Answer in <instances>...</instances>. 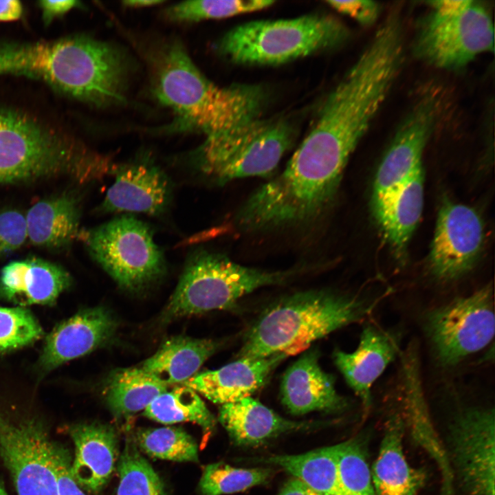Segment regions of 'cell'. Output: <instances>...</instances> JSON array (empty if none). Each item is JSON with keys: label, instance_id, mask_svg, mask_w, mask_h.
<instances>
[{"label": "cell", "instance_id": "obj_1", "mask_svg": "<svg viewBox=\"0 0 495 495\" xmlns=\"http://www.w3.org/2000/svg\"><path fill=\"white\" fill-rule=\"evenodd\" d=\"M122 74V60L116 48L88 36L0 43V75L32 77L98 107L114 96Z\"/></svg>", "mask_w": 495, "mask_h": 495}, {"label": "cell", "instance_id": "obj_2", "mask_svg": "<svg viewBox=\"0 0 495 495\" xmlns=\"http://www.w3.org/2000/svg\"><path fill=\"white\" fill-rule=\"evenodd\" d=\"M153 66L155 98L174 112L182 126L206 136L258 118L264 104L265 94L258 86L221 87L211 82L177 41L161 49Z\"/></svg>", "mask_w": 495, "mask_h": 495}, {"label": "cell", "instance_id": "obj_3", "mask_svg": "<svg viewBox=\"0 0 495 495\" xmlns=\"http://www.w3.org/2000/svg\"><path fill=\"white\" fill-rule=\"evenodd\" d=\"M375 305L335 292L296 293L261 315L245 336L236 358L288 357L303 352L317 340L360 321Z\"/></svg>", "mask_w": 495, "mask_h": 495}, {"label": "cell", "instance_id": "obj_4", "mask_svg": "<svg viewBox=\"0 0 495 495\" xmlns=\"http://www.w3.org/2000/svg\"><path fill=\"white\" fill-rule=\"evenodd\" d=\"M92 153L33 113L0 104V186L72 173L90 177Z\"/></svg>", "mask_w": 495, "mask_h": 495}, {"label": "cell", "instance_id": "obj_5", "mask_svg": "<svg viewBox=\"0 0 495 495\" xmlns=\"http://www.w3.org/2000/svg\"><path fill=\"white\" fill-rule=\"evenodd\" d=\"M349 36L338 19L312 14L243 23L228 32L217 49L236 63L278 65L340 45Z\"/></svg>", "mask_w": 495, "mask_h": 495}, {"label": "cell", "instance_id": "obj_6", "mask_svg": "<svg viewBox=\"0 0 495 495\" xmlns=\"http://www.w3.org/2000/svg\"><path fill=\"white\" fill-rule=\"evenodd\" d=\"M296 131L282 118L252 120L207 135L195 157L199 170L219 183L264 177L277 167L294 142Z\"/></svg>", "mask_w": 495, "mask_h": 495}, {"label": "cell", "instance_id": "obj_7", "mask_svg": "<svg viewBox=\"0 0 495 495\" xmlns=\"http://www.w3.org/2000/svg\"><path fill=\"white\" fill-rule=\"evenodd\" d=\"M291 274L249 267L220 254L197 252L188 260L163 313L164 319L231 308L245 295L262 287L281 284Z\"/></svg>", "mask_w": 495, "mask_h": 495}, {"label": "cell", "instance_id": "obj_8", "mask_svg": "<svg viewBox=\"0 0 495 495\" xmlns=\"http://www.w3.org/2000/svg\"><path fill=\"white\" fill-rule=\"evenodd\" d=\"M429 14L415 42L418 56L444 69H462L478 55L493 52L494 25L489 10L471 0L428 2Z\"/></svg>", "mask_w": 495, "mask_h": 495}, {"label": "cell", "instance_id": "obj_9", "mask_svg": "<svg viewBox=\"0 0 495 495\" xmlns=\"http://www.w3.org/2000/svg\"><path fill=\"white\" fill-rule=\"evenodd\" d=\"M91 257L122 288L144 289L166 270L165 259L143 221L122 215L79 233Z\"/></svg>", "mask_w": 495, "mask_h": 495}, {"label": "cell", "instance_id": "obj_10", "mask_svg": "<svg viewBox=\"0 0 495 495\" xmlns=\"http://www.w3.org/2000/svg\"><path fill=\"white\" fill-rule=\"evenodd\" d=\"M426 331L439 362L453 366L481 351L495 329L493 287L489 283L472 294L431 311Z\"/></svg>", "mask_w": 495, "mask_h": 495}, {"label": "cell", "instance_id": "obj_11", "mask_svg": "<svg viewBox=\"0 0 495 495\" xmlns=\"http://www.w3.org/2000/svg\"><path fill=\"white\" fill-rule=\"evenodd\" d=\"M58 448L36 419H13L0 410V457L18 495H58Z\"/></svg>", "mask_w": 495, "mask_h": 495}, {"label": "cell", "instance_id": "obj_12", "mask_svg": "<svg viewBox=\"0 0 495 495\" xmlns=\"http://www.w3.org/2000/svg\"><path fill=\"white\" fill-rule=\"evenodd\" d=\"M494 415L493 408H470L451 424L447 453L466 495H495Z\"/></svg>", "mask_w": 495, "mask_h": 495}, {"label": "cell", "instance_id": "obj_13", "mask_svg": "<svg viewBox=\"0 0 495 495\" xmlns=\"http://www.w3.org/2000/svg\"><path fill=\"white\" fill-rule=\"evenodd\" d=\"M484 241V225L477 211L444 197L428 256L430 272L441 280L463 276L476 265Z\"/></svg>", "mask_w": 495, "mask_h": 495}, {"label": "cell", "instance_id": "obj_14", "mask_svg": "<svg viewBox=\"0 0 495 495\" xmlns=\"http://www.w3.org/2000/svg\"><path fill=\"white\" fill-rule=\"evenodd\" d=\"M437 110L435 99H424L402 122L377 170L373 212L388 203L423 168L422 156L434 126Z\"/></svg>", "mask_w": 495, "mask_h": 495}, {"label": "cell", "instance_id": "obj_15", "mask_svg": "<svg viewBox=\"0 0 495 495\" xmlns=\"http://www.w3.org/2000/svg\"><path fill=\"white\" fill-rule=\"evenodd\" d=\"M115 180L99 208L104 212L160 214L171 197L170 181L158 166L148 160L114 165Z\"/></svg>", "mask_w": 495, "mask_h": 495}, {"label": "cell", "instance_id": "obj_16", "mask_svg": "<svg viewBox=\"0 0 495 495\" xmlns=\"http://www.w3.org/2000/svg\"><path fill=\"white\" fill-rule=\"evenodd\" d=\"M116 326V320L104 307L80 311L47 335L38 359L39 368L50 371L104 346L113 338Z\"/></svg>", "mask_w": 495, "mask_h": 495}, {"label": "cell", "instance_id": "obj_17", "mask_svg": "<svg viewBox=\"0 0 495 495\" xmlns=\"http://www.w3.org/2000/svg\"><path fill=\"white\" fill-rule=\"evenodd\" d=\"M281 401L294 415L312 411L340 412L347 406L346 399L335 387L333 377L322 370L319 352H304L285 372L280 384Z\"/></svg>", "mask_w": 495, "mask_h": 495}, {"label": "cell", "instance_id": "obj_18", "mask_svg": "<svg viewBox=\"0 0 495 495\" xmlns=\"http://www.w3.org/2000/svg\"><path fill=\"white\" fill-rule=\"evenodd\" d=\"M71 285L64 267L36 257L12 261L0 272V297L18 307L50 305Z\"/></svg>", "mask_w": 495, "mask_h": 495}, {"label": "cell", "instance_id": "obj_19", "mask_svg": "<svg viewBox=\"0 0 495 495\" xmlns=\"http://www.w3.org/2000/svg\"><path fill=\"white\" fill-rule=\"evenodd\" d=\"M398 353L395 337L371 324L363 329L355 351L334 352L336 366L365 410H368L371 405L373 384Z\"/></svg>", "mask_w": 495, "mask_h": 495}, {"label": "cell", "instance_id": "obj_20", "mask_svg": "<svg viewBox=\"0 0 495 495\" xmlns=\"http://www.w3.org/2000/svg\"><path fill=\"white\" fill-rule=\"evenodd\" d=\"M286 358L277 354L261 358H240L219 369L197 373L182 384L217 404L236 402L262 387Z\"/></svg>", "mask_w": 495, "mask_h": 495}, {"label": "cell", "instance_id": "obj_21", "mask_svg": "<svg viewBox=\"0 0 495 495\" xmlns=\"http://www.w3.org/2000/svg\"><path fill=\"white\" fill-rule=\"evenodd\" d=\"M404 422L398 414L387 420L378 454L371 468L376 495H417L426 483L423 468H412L403 447Z\"/></svg>", "mask_w": 495, "mask_h": 495}, {"label": "cell", "instance_id": "obj_22", "mask_svg": "<svg viewBox=\"0 0 495 495\" xmlns=\"http://www.w3.org/2000/svg\"><path fill=\"white\" fill-rule=\"evenodd\" d=\"M219 420L237 446H256L281 434L317 424L287 419L252 397L221 406Z\"/></svg>", "mask_w": 495, "mask_h": 495}, {"label": "cell", "instance_id": "obj_23", "mask_svg": "<svg viewBox=\"0 0 495 495\" xmlns=\"http://www.w3.org/2000/svg\"><path fill=\"white\" fill-rule=\"evenodd\" d=\"M71 435L75 446L72 474L80 487L98 492L114 470L117 456L115 433L107 426L92 424L75 426Z\"/></svg>", "mask_w": 495, "mask_h": 495}, {"label": "cell", "instance_id": "obj_24", "mask_svg": "<svg viewBox=\"0 0 495 495\" xmlns=\"http://www.w3.org/2000/svg\"><path fill=\"white\" fill-rule=\"evenodd\" d=\"M25 215L28 239L34 245L62 248L79 236L80 204L72 193L41 199Z\"/></svg>", "mask_w": 495, "mask_h": 495}, {"label": "cell", "instance_id": "obj_25", "mask_svg": "<svg viewBox=\"0 0 495 495\" xmlns=\"http://www.w3.org/2000/svg\"><path fill=\"white\" fill-rule=\"evenodd\" d=\"M424 169H419L384 206L373 212L396 258L406 260L410 238L424 206Z\"/></svg>", "mask_w": 495, "mask_h": 495}, {"label": "cell", "instance_id": "obj_26", "mask_svg": "<svg viewBox=\"0 0 495 495\" xmlns=\"http://www.w3.org/2000/svg\"><path fill=\"white\" fill-rule=\"evenodd\" d=\"M219 346V342L209 339L173 337L140 367L166 386L182 384L197 374Z\"/></svg>", "mask_w": 495, "mask_h": 495}, {"label": "cell", "instance_id": "obj_27", "mask_svg": "<svg viewBox=\"0 0 495 495\" xmlns=\"http://www.w3.org/2000/svg\"><path fill=\"white\" fill-rule=\"evenodd\" d=\"M338 448L336 444L299 454L261 457L256 461L281 468L321 495H341Z\"/></svg>", "mask_w": 495, "mask_h": 495}, {"label": "cell", "instance_id": "obj_28", "mask_svg": "<svg viewBox=\"0 0 495 495\" xmlns=\"http://www.w3.org/2000/svg\"><path fill=\"white\" fill-rule=\"evenodd\" d=\"M105 390L109 407L121 416L144 410L167 390V386L139 366L114 371L108 378Z\"/></svg>", "mask_w": 495, "mask_h": 495}, {"label": "cell", "instance_id": "obj_29", "mask_svg": "<svg viewBox=\"0 0 495 495\" xmlns=\"http://www.w3.org/2000/svg\"><path fill=\"white\" fill-rule=\"evenodd\" d=\"M144 415L163 424L193 422L209 432L216 425L214 417L199 394L184 384L157 397L144 410Z\"/></svg>", "mask_w": 495, "mask_h": 495}, {"label": "cell", "instance_id": "obj_30", "mask_svg": "<svg viewBox=\"0 0 495 495\" xmlns=\"http://www.w3.org/2000/svg\"><path fill=\"white\" fill-rule=\"evenodd\" d=\"M274 470L269 468H239L219 462L207 465L199 482L203 495H223L245 491L270 481Z\"/></svg>", "mask_w": 495, "mask_h": 495}, {"label": "cell", "instance_id": "obj_31", "mask_svg": "<svg viewBox=\"0 0 495 495\" xmlns=\"http://www.w3.org/2000/svg\"><path fill=\"white\" fill-rule=\"evenodd\" d=\"M338 445V479L341 495H376L363 441L357 438Z\"/></svg>", "mask_w": 495, "mask_h": 495}, {"label": "cell", "instance_id": "obj_32", "mask_svg": "<svg viewBox=\"0 0 495 495\" xmlns=\"http://www.w3.org/2000/svg\"><path fill=\"white\" fill-rule=\"evenodd\" d=\"M273 3L271 0L186 1L168 8L166 16L177 22L219 19L260 10Z\"/></svg>", "mask_w": 495, "mask_h": 495}, {"label": "cell", "instance_id": "obj_33", "mask_svg": "<svg viewBox=\"0 0 495 495\" xmlns=\"http://www.w3.org/2000/svg\"><path fill=\"white\" fill-rule=\"evenodd\" d=\"M140 448L151 456L174 461H198L197 445L184 430L175 427L147 429L138 434Z\"/></svg>", "mask_w": 495, "mask_h": 495}, {"label": "cell", "instance_id": "obj_34", "mask_svg": "<svg viewBox=\"0 0 495 495\" xmlns=\"http://www.w3.org/2000/svg\"><path fill=\"white\" fill-rule=\"evenodd\" d=\"M118 472L117 495H165L160 477L132 444L125 446Z\"/></svg>", "mask_w": 495, "mask_h": 495}, {"label": "cell", "instance_id": "obj_35", "mask_svg": "<svg viewBox=\"0 0 495 495\" xmlns=\"http://www.w3.org/2000/svg\"><path fill=\"white\" fill-rule=\"evenodd\" d=\"M43 336L42 327L29 309L0 307V352L28 346Z\"/></svg>", "mask_w": 495, "mask_h": 495}, {"label": "cell", "instance_id": "obj_36", "mask_svg": "<svg viewBox=\"0 0 495 495\" xmlns=\"http://www.w3.org/2000/svg\"><path fill=\"white\" fill-rule=\"evenodd\" d=\"M27 239L25 215L15 209L0 211V256L19 249Z\"/></svg>", "mask_w": 495, "mask_h": 495}, {"label": "cell", "instance_id": "obj_37", "mask_svg": "<svg viewBox=\"0 0 495 495\" xmlns=\"http://www.w3.org/2000/svg\"><path fill=\"white\" fill-rule=\"evenodd\" d=\"M331 7L344 14L363 25L375 23L380 14V6L373 1H327Z\"/></svg>", "mask_w": 495, "mask_h": 495}, {"label": "cell", "instance_id": "obj_38", "mask_svg": "<svg viewBox=\"0 0 495 495\" xmlns=\"http://www.w3.org/2000/svg\"><path fill=\"white\" fill-rule=\"evenodd\" d=\"M70 468L69 456L59 447L56 457L58 495H86L74 478Z\"/></svg>", "mask_w": 495, "mask_h": 495}, {"label": "cell", "instance_id": "obj_39", "mask_svg": "<svg viewBox=\"0 0 495 495\" xmlns=\"http://www.w3.org/2000/svg\"><path fill=\"white\" fill-rule=\"evenodd\" d=\"M38 3L46 21L61 16L78 6V1L74 0H43Z\"/></svg>", "mask_w": 495, "mask_h": 495}, {"label": "cell", "instance_id": "obj_40", "mask_svg": "<svg viewBox=\"0 0 495 495\" xmlns=\"http://www.w3.org/2000/svg\"><path fill=\"white\" fill-rule=\"evenodd\" d=\"M22 12L23 6L19 1H0V21L16 20L21 16Z\"/></svg>", "mask_w": 495, "mask_h": 495}, {"label": "cell", "instance_id": "obj_41", "mask_svg": "<svg viewBox=\"0 0 495 495\" xmlns=\"http://www.w3.org/2000/svg\"><path fill=\"white\" fill-rule=\"evenodd\" d=\"M278 495H321L301 481L293 478L287 481Z\"/></svg>", "mask_w": 495, "mask_h": 495}, {"label": "cell", "instance_id": "obj_42", "mask_svg": "<svg viewBox=\"0 0 495 495\" xmlns=\"http://www.w3.org/2000/svg\"><path fill=\"white\" fill-rule=\"evenodd\" d=\"M162 1L159 0H131L125 1L123 2L124 6L130 8H144L153 6L162 3Z\"/></svg>", "mask_w": 495, "mask_h": 495}, {"label": "cell", "instance_id": "obj_43", "mask_svg": "<svg viewBox=\"0 0 495 495\" xmlns=\"http://www.w3.org/2000/svg\"><path fill=\"white\" fill-rule=\"evenodd\" d=\"M0 495H8L1 484H0Z\"/></svg>", "mask_w": 495, "mask_h": 495}]
</instances>
